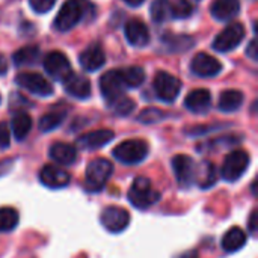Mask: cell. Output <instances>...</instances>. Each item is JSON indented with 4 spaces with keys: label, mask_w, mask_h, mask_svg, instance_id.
Masks as SVG:
<instances>
[{
    "label": "cell",
    "mask_w": 258,
    "mask_h": 258,
    "mask_svg": "<svg viewBox=\"0 0 258 258\" xmlns=\"http://www.w3.org/2000/svg\"><path fill=\"white\" fill-rule=\"evenodd\" d=\"M160 200V192L154 189L153 183L145 177H138L128 189V201L133 207L145 210Z\"/></svg>",
    "instance_id": "6da1fadb"
},
{
    "label": "cell",
    "mask_w": 258,
    "mask_h": 258,
    "mask_svg": "<svg viewBox=\"0 0 258 258\" xmlns=\"http://www.w3.org/2000/svg\"><path fill=\"white\" fill-rule=\"evenodd\" d=\"M89 6L91 5L86 0H67L54 18V27L59 32L73 29L85 17V12Z\"/></svg>",
    "instance_id": "7a4b0ae2"
},
{
    "label": "cell",
    "mask_w": 258,
    "mask_h": 258,
    "mask_svg": "<svg viewBox=\"0 0 258 258\" xmlns=\"http://www.w3.org/2000/svg\"><path fill=\"white\" fill-rule=\"evenodd\" d=\"M113 172V165L107 162L106 159H95L92 160L85 174V189L88 192L97 194L103 190L106 183L109 181L110 175Z\"/></svg>",
    "instance_id": "3957f363"
},
{
    "label": "cell",
    "mask_w": 258,
    "mask_h": 258,
    "mask_svg": "<svg viewBox=\"0 0 258 258\" xmlns=\"http://www.w3.org/2000/svg\"><path fill=\"white\" fill-rule=\"evenodd\" d=\"M112 154L122 165H138L147 159L148 144L142 139H130L116 145Z\"/></svg>",
    "instance_id": "277c9868"
},
{
    "label": "cell",
    "mask_w": 258,
    "mask_h": 258,
    "mask_svg": "<svg viewBox=\"0 0 258 258\" xmlns=\"http://www.w3.org/2000/svg\"><path fill=\"white\" fill-rule=\"evenodd\" d=\"M249 162H251V157L243 150H236V151L230 153L225 157V162H224L222 169H221L222 178L225 181H230V183L237 181L245 174V171L248 169Z\"/></svg>",
    "instance_id": "5b68a950"
},
{
    "label": "cell",
    "mask_w": 258,
    "mask_h": 258,
    "mask_svg": "<svg viewBox=\"0 0 258 258\" xmlns=\"http://www.w3.org/2000/svg\"><path fill=\"white\" fill-rule=\"evenodd\" d=\"M154 91L162 101L172 103L181 91V82L175 76L166 71H160L154 79Z\"/></svg>",
    "instance_id": "8992f818"
},
{
    "label": "cell",
    "mask_w": 258,
    "mask_h": 258,
    "mask_svg": "<svg viewBox=\"0 0 258 258\" xmlns=\"http://www.w3.org/2000/svg\"><path fill=\"white\" fill-rule=\"evenodd\" d=\"M245 38V29L240 23H231L227 26L213 41V48L218 51H231L234 50Z\"/></svg>",
    "instance_id": "52a82bcc"
},
{
    "label": "cell",
    "mask_w": 258,
    "mask_h": 258,
    "mask_svg": "<svg viewBox=\"0 0 258 258\" xmlns=\"http://www.w3.org/2000/svg\"><path fill=\"white\" fill-rule=\"evenodd\" d=\"M172 169H174L177 181L181 187H190L197 181L198 166L192 157L184 156V154H177L172 159Z\"/></svg>",
    "instance_id": "ba28073f"
},
{
    "label": "cell",
    "mask_w": 258,
    "mask_h": 258,
    "mask_svg": "<svg viewBox=\"0 0 258 258\" xmlns=\"http://www.w3.org/2000/svg\"><path fill=\"white\" fill-rule=\"evenodd\" d=\"M101 225L113 234L122 233L130 224V215L121 207H106L100 216Z\"/></svg>",
    "instance_id": "9c48e42d"
},
{
    "label": "cell",
    "mask_w": 258,
    "mask_h": 258,
    "mask_svg": "<svg viewBox=\"0 0 258 258\" xmlns=\"http://www.w3.org/2000/svg\"><path fill=\"white\" fill-rule=\"evenodd\" d=\"M15 80H17V83L23 89H26V91H29V92H32L35 95L48 97V95L53 94L51 83L48 80H45L41 74H36V73H21V74L17 76Z\"/></svg>",
    "instance_id": "30bf717a"
},
{
    "label": "cell",
    "mask_w": 258,
    "mask_h": 258,
    "mask_svg": "<svg viewBox=\"0 0 258 258\" xmlns=\"http://www.w3.org/2000/svg\"><path fill=\"white\" fill-rule=\"evenodd\" d=\"M44 70L54 80H60V82H63L71 74L70 60L60 51H51L44 57Z\"/></svg>",
    "instance_id": "8fae6325"
},
{
    "label": "cell",
    "mask_w": 258,
    "mask_h": 258,
    "mask_svg": "<svg viewBox=\"0 0 258 258\" xmlns=\"http://www.w3.org/2000/svg\"><path fill=\"white\" fill-rule=\"evenodd\" d=\"M125 85L122 82L121 73L119 70L115 71H107L101 76L100 79V89L101 94L104 95V98L107 100V103H113L115 100H118L119 97H122V91H124Z\"/></svg>",
    "instance_id": "7c38bea8"
},
{
    "label": "cell",
    "mask_w": 258,
    "mask_h": 258,
    "mask_svg": "<svg viewBox=\"0 0 258 258\" xmlns=\"http://www.w3.org/2000/svg\"><path fill=\"white\" fill-rule=\"evenodd\" d=\"M190 70L195 76L213 77L221 73L222 63L216 57H213L207 53H198L190 62Z\"/></svg>",
    "instance_id": "4fadbf2b"
},
{
    "label": "cell",
    "mask_w": 258,
    "mask_h": 258,
    "mask_svg": "<svg viewBox=\"0 0 258 258\" xmlns=\"http://www.w3.org/2000/svg\"><path fill=\"white\" fill-rule=\"evenodd\" d=\"M39 181L50 189H62L67 187L71 181V177L67 171L53 166V165H45L39 171Z\"/></svg>",
    "instance_id": "5bb4252c"
},
{
    "label": "cell",
    "mask_w": 258,
    "mask_h": 258,
    "mask_svg": "<svg viewBox=\"0 0 258 258\" xmlns=\"http://www.w3.org/2000/svg\"><path fill=\"white\" fill-rule=\"evenodd\" d=\"M113 138H115V133L112 130H107V128L94 130V132H89L77 139V148L94 151V150H98V148L107 145L110 141H113Z\"/></svg>",
    "instance_id": "9a60e30c"
},
{
    "label": "cell",
    "mask_w": 258,
    "mask_h": 258,
    "mask_svg": "<svg viewBox=\"0 0 258 258\" xmlns=\"http://www.w3.org/2000/svg\"><path fill=\"white\" fill-rule=\"evenodd\" d=\"M79 60H80V65L86 71H97L106 62L104 50L100 44H91L80 53Z\"/></svg>",
    "instance_id": "2e32d148"
},
{
    "label": "cell",
    "mask_w": 258,
    "mask_h": 258,
    "mask_svg": "<svg viewBox=\"0 0 258 258\" xmlns=\"http://www.w3.org/2000/svg\"><path fill=\"white\" fill-rule=\"evenodd\" d=\"M63 88L65 91L79 100H85L91 95V83L86 77L79 76V74H70L65 80H63Z\"/></svg>",
    "instance_id": "e0dca14e"
},
{
    "label": "cell",
    "mask_w": 258,
    "mask_h": 258,
    "mask_svg": "<svg viewBox=\"0 0 258 258\" xmlns=\"http://www.w3.org/2000/svg\"><path fill=\"white\" fill-rule=\"evenodd\" d=\"M125 38L135 47H145L150 41V32L141 20H130L125 24Z\"/></svg>",
    "instance_id": "ac0fdd59"
},
{
    "label": "cell",
    "mask_w": 258,
    "mask_h": 258,
    "mask_svg": "<svg viewBox=\"0 0 258 258\" xmlns=\"http://www.w3.org/2000/svg\"><path fill=\"white\" fill-rule=\"evenodd\" d=\"M210 104H212V94L207 89H195L184 100L186 109H189L194 113L207 112L210 109Z\"/></svg>",
    "instance_id": "d6986e66"
},
{
    "label": "cell",
    "mask_w": 258,
    "mask_h": 258,
    "mask_svg": "<svg viewBox=\"0 0 258 258\" xmlns=\"http://www.w3.org/2000/svg\"><path fill=\"white\" fill-rule=\"evenodd\" d=\"M240 11L239 0H215L212 3L210 12L219 21H230L233 20Z\"/></svg>",
    "instance_id": "ffe728a7"
},
{
    "label": "cell",
    "mask_w": 258,
    "mask_h": 258,
    "mask_svg": "<svg viewBox=\"0 0 258 258\" xmlns=\"http://www.w3.org/2000/svg\"><path fill=\"white\" fill-rule=\"evenodd\" d=\"M48 156L53 162L59 165H71L77 159V151L76 147L65 144V142H56L50 147Z\"/></svg>",
    "instance_id": "44dd1931"
},
{
    "label": "cell",
    "mask_w": 258,
    "mask_h": 258,
    "mask_svg": "<svg viewBox=\"0 0 258 258\" xmlns=\"http://www.w3.org/2000/svg\"><path fill=\"white\" fill-rule=\"evenodd\" d=\"M221 243H222L224 251H227V252H236V251L242 249L243 245L246 243V234H245V231L242 228L233 227V228H230L225 233V236L222 237V242Z\"/></svg>",
    "instance_id": "7402d4cb"
},
{
    "label": "cell",
    "mask_w": 258,
    "mask_h": 258,
    "mask_svg": "<svg viewBox=\"0 0 258 258\" xmlns=\"http://www.w3.org/2000/svg\"><path fill=\"white\" fill-rule=\"evenodd\" d=\"M242 104H243V94L240 91L228 89V91H224L219 97V109L225 113L239 110Z\"/></svg>",
    "instance_id": "603a6c76"
},
{
    "label": "cell",
    "mask_w": 258,
    "mask_h": 258,
    "mask_svg": "<svg viewBox=\"0 0 258 258\" xmlns=\"http://www.w3.org/2000/svg\"><path fill=\"white\" fill-rule=\"evenodd\" d=\"M11 128L17 141H24L32 128V118L24 112L17 113L11 121Z\"/></svg>",
    "instance_id": "cb8c5ba5"
},
{
    "label": "cell",
    "mask_w": 258,
    "mask_h": 258,
    "mask_svg": "<svg viewBox=\"0 0 258 258\" xmlns=\"http://www.w3.org/2000/svg\"><path fill=\"white\" fill-rule=\"evenodd\" d=\"M39 59V50L35 45H27L20 48L18 51L14 53V63L18 67H24V65H33L36 63Z\"/></svg>",
    "instance_id": "d4e9b609"
},
{
    "label": "cell",
    "mask_w": 258,
    "mask_h": 258,
    "mask_svg": "<svg viewBox=\"0 0 258 258\" xmlns=\"http://www.w3.org/2000/svg\"><path fill=\"white\" fill-rule=\"evenodd\" d=\"M122 82L128 88H138L145 80V73L141 67H128L125 70H119Z\"/></svg>",
    "instance_id": "484cf974"
},
{
    "label": "cell",
    "mask_w": 258,
    "mask_h": 258,
    "mask_svg": "<svg viewBox=\"0 0 258 258\" xmlns=\"http://www.w3.org/2000/svg\"><path fill=\"white\" fill-rule=\"evenodd\" d=\"M197 181L201 187H210L216 181V168L210 162H204L203 166H198L197 171Z\"/></svg>",
    "instance_id": "4316f807"
},
{
    "label": "cell",
    "mask_w": 258,
    "mask_h": 258,
    "mask_svg": "<svg viewBox=\"0 0 258 258\" xmlns=\"http://www.w3.org/2000/svg\"><path fill=\"white\" fill-rule=\"evenodd\" d=\"M172 17L169 0H154L151 5V18L156 23H163Z\"/></svg>",
    "instance_id": "83f0119b"
},
{
    "label": "cell",
    "mask_w": 258,
    "mask_h": 258,
    "mask_svg": "<svg viewBox=\"0 0 258 258\" xmlns=\"http://www.w3.org/2000/svg\"><path fill=\"white\" fill-rule=\"evenodd\" d=\"M18 225V213L11 207L0 209V233H9Z\"/></svg>",
    "instance_id": "f1b7e54d"
},
{
    "label": "cell",
    "mask_w": 258,
    "mask_h": 258,
    "mask_svg": "<svg viewBox=\"0 0 258 258\" xmlns=\"http://www.w3.org/2000/svg\"><path fill=\"white\" fill-rule=\"evenodd\" d=\"M63 119H65V113H62V112H50V113L44 115L39 119V130L44 132V133L53 132L63 122Z\"/></svg>",
    "instance_id": "f546056e"
},
{
    "label": "cell",
    "mask_w": 258,
    "mask_h": 258,
    "mask_svg": "<svg viewBox=\"0 0 258 258\" xmlns=\"http://www.w3.org/2000/svg\"><path fill=\"white\" fill-rule=\"evenodd\" d=\"M110 106H112V109L115 110V113H118V115H121V116H127V115H130L132 112H133V109H135V103H133V100H130V98H127V97H119L118 100H115L113 103H110Z\"/></svg>",
    "instance_id": "4dcf8cb0"
},
{
    "label": "cell",
    "mask_w": 258,
    "mask_h": 258,
    "mask_svg": "<svg viewBox=\"0 0 258 258\" xmlns=\"http://www.w3.org/2000/svg\"><path fill=\"white\" fill-rule=\"evenodd\" d=\"M165 118V112L156 109V107H150V109H145L141 112L139 115V121L144 122V124H154V122H159Z\"/></svg>",
    "instance_id": "1f68e13d"
},
{
    "label": "cell",
    "mask_w": 258,
    "mask_h": 258,
    "mask_svg": "<svg viewBox=\"0 0 258 258\" xmlns=\"http://www.w3.org/2000/svg\"><path fill=\"white\" fill-rule=\"evenodd\" d=\"M172 17L175 18H186L192 14V5L186 0H177L175 3H171Z\"/></svg>",
    "instance_id": "d6a6232c"
},
{
    "label": "cell",
    "mask_w": 258,
    "mask_h": 258,
    "mask_svg": "<svg viewBox=\"0 0 258 258\" xmlns=\"http://www.w3.org/2000/svg\"><path fill=\"white\" fill-rule=\"evenodd\" d=\"M29 3H30L32 9H33L35 12H38V14H45V12H48V11L54 6L56 0H29Z\"/></svg>",
    "instance_id": "836d02e7"
},
{
    "label": "cell",
    "mask_w": 258,
    "mask_h": 258,
    "mask_svg": "<svg viewBox=\"0 0 258 258\" xmlns=\"http://www.w3.org/2000/svg\"><path fill=\"white\" fill-rule=\"evenodd\" d=\"M11 136H9V128L5 122H0V151L6 150L9 147Z\"/></svg>",
    "instance_id": "e575fe53"
},
{
    "label": "cell",
    "mask_w": 258,
    "mask_h": 258,
    "mask_svg": "<svg viewBox=\"0 0 258 258\" xmlns=\"http://www.w3.org/2000/svg\"><path fill=\"white\" fill-rule=\"evenodd\" d=\"M246 54H248V56H249L251 59L257 60L258 47H257V41H255V39H252V41L249 42V47H248V50H246Z\"/></svg>",
    "instance_id": "d590c367"
},
{
    "label": "cell",
    "mask_w": 258,
    "mask_h": 258,
    "mask_svg": "<svg viewBox=\"0 0 258 258\" xmlns=\"http://www.w3.org/2000/svg\"><path fill=\"white\" fill-rule=\"evenodd\" d=\"M249 228H251V233H252V234L257 231V212H255V210L251 213V218H249Z\"/></svg>",
    "instance_id": "8d00e7d4"
},
{
    "label": "cell",
    "mask_w": 258,
    "mask_h": 258,
    "mask_svg": "<svg viewBox=\"0 0 258 258\" xmlns=\"http://www.w3.org/2000/svg\"><path fill=\"white\" fill-rule=\"evenodd\" d=\"M8 70V63H6V59L0 54V74H5Z\"/></svg>",
    "instance_id": "74e56055"
},
{
    "label": "cell",
    "mask_w": 258,
    "mask_h": 258,
    "mask_svg": "<svg viewBox=\"0 0 258 258\" xmlns=\"http://www.w3.org/2000/svg\"><path fill=\"white\" fill-rule=\"evenodd\" d=\"M178 258H198V252L197 251H189L186 254H181Z\"/></svg>",
    "instance_id": "f35d334b"
},
{
    "label": "cell",
    "mask_w": 258,
    "mask_h": 258,
    "mask_svg": "<svg viewBox=\"0 0 258 258\" xmlns=\"http://www.w3.org/2000/svg\"><path fill=\"white\" fill-rule=\"evenodd\" d=\"M127 5H130V6H139V5H142L144 3V0H124Z\"/></svg>",
    "instance_id": "ab89813d"
}]
</instances>
